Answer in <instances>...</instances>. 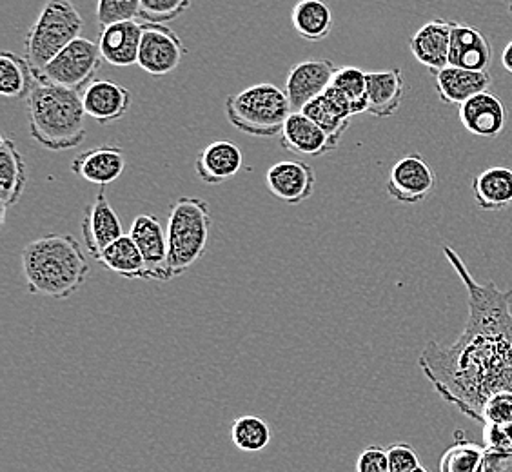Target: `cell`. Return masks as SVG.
Segmentation results:
<instances>
[{"label": "cell", "instance_id": "cell-26", "mask_svg": "<svg viewBox=\"0 0 512 472\" xmlns=\"http://www.w3.org/2000/svg\"><path fill=\"white\" fill-rule=\"evenodd\" d=\"M473 195L483 211H502L512 206V168H489L473 180Z\"/></svg>", "mask_w": 512, "mask_h": 472}, {"label": "cell", "instance_id": "cell-40", "mask_svg": "<svg viewBox=\"0 0 512 472\" xmlns=\"http://www.w3.org/2000/svg\"><path fill=\"white\" fill-rule=\"evenodd\" d=\"M509 13L512 15V0H509Z\"/></svg>", "mask_w": 512, "mask_h": 472}, {"label": "cell", "instance_id": "cell-39", "mask_svg": "<svg viewBox=\"0 0 512 472\" xmlns=\"http://www.w3.org/2000/svg\"><path fill=\"white\" fill-rule=\"evenodd\" d=\"M414 472H429L427 471V469H424V467H418V469H416V471Z\"/></svg>", "mask_w": 512, "mask_h": 472}, {"label": "cell", "instance_id": "cell-33", "mask_svg": "<svg viewBox=\"0 0 512 472\" xmlns=\"http://www.w3.org/2000/svg\"><path fill=\"white\" fill-rule=\"evenodd\" d=\"M191 8V0H140V19L166 24Z\"/></svg>", "mask_w": 512, "mask_h": 472}, {"label": "cell", "instance_id": "cell-16", "mask_svg": "<svg viewBox=\"0 0 512 472\" xmlns=\"http://www.w3.org/2000/svg\"><path fill=\"white\" fill-rule=\"evenodd\" d=\"M463 128L471 135L482 138L500 137L507 126V108L503 100L491 91L478 93L460 106Z\"/></svg>", "mask_w": 512, "mask_h": 472}, {"label": "cell", "instance_id": "cell-27", "mask_svg": "<svg viewBox=\"0 0 512 472\" xmlns=\"http://www.w3.org/2000/svg\"><path fill=\"white\" fill-rule=\"evenodd\" d=\"M296 33L307 42H320L333 31V11L324 0H300L291 11Z\"/></svg>", "mask_w": 512, "mask_h": 472}, {"label": "cell", "instance_id": "cell-5", "mask_svg": "<svg viewBox=\"0 0 512 472\" xmlns=\"http://www.w3.org/2000/svg\"><path fill=\"white\" fill-rule=\"evenodd\" d=\"M229 124L251 137L271 138L282 133L293 113L286 91L275 84H256L226 99Z\"/></svg>", "mask_w": 512, "mask_h": 472}, {"label": "cell", "instance_id": "cell-10", "mask_svg": "<svg viewBox=\"0 0 512 472\" xmlns=\"http://www.w3.org/2000/svg\"><path fill=\"white\" fill-rule=\"evenodd\" d=\"M338 66L331 60H304L289 69L286 93L293 111H302L306 104L331 88Z\"/></svg>", "mask_w": 512, "mask_h": 472}, {"label": "cell", "instance_id": "cell-9", "mask_svg": "<svg viewBox=\"0 0 512 472\" xmlns=\"http://www.w3.org/2000/svg\"><path fill=\"white\" fill-rule=\"evenodd\" d=\"M436 187V175L420 153H411L394 164L387 178V195L400 204H420Z\"/></svg>", "mask_w": 512, "mask_h": 472}, {"label": "cell", "instance_id": "cell-28", "mask_svg": "<svg viewBox=\"0 0 512 472\" xmlns=\"http://www.w3.org/2000/svg\"><path fill=\"white\" fill-rule=\"evenodd\" d=\"M99 262L109 271L124 276V278L149 280L146 260L135 244V240L129 235L120 236L117 242H113L102 253Z\"/></svg>", "mask_w": 512, "mask_h": 472}, {"label": "cell", "instance_id": "cell-7", "mask_svg": "<svg viewBox=\"0 0 512 472\" xmlns=\"http://www.w3.org/2000/svg\"><path fill=\"white\" fill-rule=\"evenodd\" d=\"M99 44L93 40H73L55 59L50 60L40 71H33L35 79L55 84L60 88L84 91L95 79L102 64Z\"/></svg>", "mask_w": 512, "mask_h": 472}, {"label": "cell", "instance_id": "cell-15", "mask_svg": "<svg viewBox=\"0 0 512 472\" xmlns=\"http://www.w3.org/2000/svg\"><path fill=\"white\" fill-rule=\"evenodd\" d=\"M453 20L434 19L424 24L409 40V48L424 68L433 75L449 66Z\"/></svg>", "mask_w": 512, "mask_h": 472}, {"label": "cell", "instance_id": "cell-14", "mask_svg": "<svg viewBox=\"0 0 512 472\" xmlns=\"http://www.w3.org/2000/svg\"><path fill=\"white\" fill-rule=\"evenodd\" d=\"M280 144L291 153L306 157H324L335 151L340 142H336L335 138L302 111H293L280 133Z\"/></svg>", "mask_w": 512, "mask_h": 472}, {"label": "cell", "instance_id": "cell-24", "mask_svg": "<svg viewBox=\"0 0 512 472\" xmlns=\"http://www.w3.org/2000/svg\"><path fill=\"white\" fill-rule=\"evenodd\" d=\"M302 113L311 120H315L320 128L335 138L336 142H340V138L344 137L345 131L351 124V118L355 117L351 100L333 86L327 88L320 97L306 104Z\"/></svg>", "mask_w": 512, "mask_h": 472}, {"label": "cell", "instance_id": "cell-13", "mask_svg": "<svg viewBox=\"0 0 512 472\" xmlns=\"http://www.w3.org/2000/svg\"><path fill=\"white\" fill-rule=\"evenodd\" d=\"M129 236L135 240L148 266L149 280L168 282V233L155 215H138Z\"/></svg>", "mask_w": 512, "mask_h": 472}, {"label": "cell", "instance_id": "cell-32", "mask_svg": "<svg viewBox=\"0 0 512 472\" xmlns=\"http://www.w3.org/2000/svg\"><path fill=\"white\" fill-rule=\"evenodd\" d=\"M333 88L342 91L347 99L351 100L353 113H367L369 102H367V73L355 66H344L336 69Z\"/></svg>", "mask_w": 512, "mask_h": 472}, {"label": "cell", "instance_id": "cell-30", "mask_svg": "<svg viewBox=\"0 0 512 472\" xmlns=\"http://www.w3.org/2000/svg\"><path fill=\"white\" fill-rule=\"evenodd\" d=\"M231 442L242 453H260L271 442V429L262 418L246 414L231 425Z\"/></svg>", "mask_w": 512, "mask_h": 472}, {"label": "cell", "instance_id": "cell-19", "mask_svg": "<svg viewBox=\"0 0 512 472\" xmlns=\"http://www.w3.org/2000/svg\"><path fill=\"white\" fill-rule=\"evenodd\" d=\"M86 115L102 126L126 117L131 108V91L113 80H93L82 91Z\"/></svg>", "mask_w": 512, "mask_h": 472}, {"label": "cell", "instance_id": "cell-20", "mask_svg": "<svg viewBox=\"0 0 512 472\" xmlns=\"http://www.w3.org/2000/svg\"><path fill=\"white\" fill-rule=\"evenodd\" d=\"M126 168V155L119 146H97V148L82 151L73 158L69 169L79 175L82 180L95 186L106 187L119 180Z\"/></svg>", "mask_w": 512, "mask_h": 472}, {"label": "cell", "instance_id": "cell-6", "mask_svg": "<svg viewBox=\"0 0 512 472\" xmlns=\"http://www.w3.org/2000/svg\"><path fill=\"white\" fill-rule=\"evenodd\" d=\"M84 30V19L71 0H48L24 40V57L33 71L55 59Z\"/></svg>", "mask_w": 512, "mask_h": 472}, {"label": "cell", "instance_id": "cell-31", "mask_svg": "<svg viewBox=\"0 0 512 472\" xmlns=\"http://www.w3.org/2000/svg\"><path fill=\"white\" fill-rule=\"evenodd\" d=\"M485 447L469 442L458 433L456 442L445 451L440 460V472H480Z\"/></svg>", "mask_w": 512, "mask_h": 472}, {"label": "cell", "instance_id": "cell-18", "mask_svg": "<svg viewBox=\"0 0 512 472\" xmlns=\"http://www.w3.org/2000/svg\"><path fill=\"white\" fill-rule=\"evenodd\" d=\"M493 64V46L491 40L476 26L456 22L451 35V55L449 66L454 68L489 71Z\"/></svg>", "mask_w": 512, "mask_h": 472}, {"label": "cell", "instance_id": "cell-17", "mask_svg": "<svg viewBox=\"0 0 512 472\" xmlns=\"http://www.w3.org/2000/svg\"><path fill=\"white\" fill-rule=\"evenodd\" d=\"M144 22L126 20L106 28H100L99 50L104 62L117 68H128L138 64V53L142 44Z\"/></svg>", "mask_w": 512, "mask_h": 472}, {"label": "cell", "instance_id": "cell-12", "mask_svg": "<svg viewBox=\"0 0 512 472\" xmlns=\"http://www.w3.org/2000/svg\"><path fill=\"white\" fill-rule=\"evenodd\" d=\"M82 236H84V244L88 247L89 255L93 256L97 262L113 242H117L120 236H124L119 215L109 204L104 191H100L84 211Z\"/></svg>", "mask_w": 512, "mask_h": 472}, {"label": "cell", "instance_id": "cell-36", "mask_svg": "<svg viewBox=\"0 0 512 472\" xmlns=\"http://www.w3.org/2000/svg\"><path fill=\"white\" fill-rule=\"evenodd\" d=\"M356 472H391L387 449L382 445H369L356 460Z\"/></svg>", "mask_w": 512, "mask_h": 472}, {"label": "cell", "instance_id": "cell-1", "mask_svg": "<svg viewBox=\"0 0 512 472\" xmlns=\"http://www.w3.org/2000/svg\"><path fill=\"white\" fill-rule=\"evenodd\" d=\"M444 255L467 289L469 318L454 344L425 345L418 365L447 404L480 423L491 398L512 396V289L478 284L453 247Z\"/></svg>", "mask_w": 512, "mask_h": 472}, {"label": "cell", "instance_id": "cell-25", "mask_svg": "<svg viewBox=\"0 0 512 472\" xmlns=\"http://www.w3.org/2000/svg\"><path fill=\"white\" fill-rule=\"evenodd\" d=\"M28 175L26 162L11 138H2L0 142V202H2V222L6 220L8 207L19 204L26 189Z\"/></svg>", "mask_w": 512, "mask_h": 472}, {"label": "cell", "instance_id": "cell-34", "mask_svg": "<svg viewBox=\"0 0 512 472\" xmlns=\"http://www.w3.org/2000/svg\"><path fill=\"white\" fill-rule=\"evenodd\" d=\"M137 19H140V0H99L97 2V20L100 28Z\"/></svg>", "mask_w": 512, "mask_h": 472}, {"label": "cell", "instance_id": "cell-29", "mask_svg": "<svg viewBox=\"0 0 512 472\" xmlns=\"http://www.w3.org/2000/svg\"><path fill=\"white\" fill-rule=\"evenodd\" d=\"M35 75L26 57L11 51L0 53V95L6 99H28Z\"/></svg>", "mask_w": 512, "mask_h": 472}, {"label": "cell", "instance_id": "cell-8", "mask_svg": "<svg viewBox=\"0 0 512 472\" xmlns=\"http://www.w3.org/2000/svg\"><path fill=\"white\" fill-rule=\"evenodd\" d=\"M188 55V48L177 33L164 26L144 22L142 44L138 53V66L153 77H164L173 73Z\"/></svg>", "mask_w": 512, "mask_h": 472}, {"label": "cell", "instance_id": "cell-38", "mask_svg": "<svg viewBox=\"0 0 512 472\" xmlns=\"http://www.w3.org/2000/svg\"><path fill=\"white\" fill-rule=\"evenodd\" d=\"M502 66L507 69V73L512 75V40L505 46L502 53Z\"/></svg>", "mask_w": 512, "mask_h": 472}, {"label": "cell", "instance_id": "cell-22", "mask_svg": "<svg viewBox=\"0 0 512 472\" xmlns=\"http://www.w3.org/2000/svg\"><path fill=\"white\" fill-rule=\"evenodd\" d=\"M436 93L444 104L462 106L463 102L476 97L478 93L489 91L493 86V75L489 71H473V69L447 68L434 75Z\"/></svg>", "mask_w": 512, "mask_h": 472}, {"label": "cell", "instance_id": "cell-3", "mask_svg": "<svg viewBox=\"0 0 512 472\" xmlns=\"http://www.w3.org/2000/svg\"><path fill=\"white\" fill-rule=\"evenodd\" d=\"M86 109L79 91L35 79L28 95L30 137L42 148L66 151L84 142Z\"/></svg>", "mask_w": 512, "mask_h": 472}, {"label": "cell", "instance_id": "cell-35", "mask_svg": "<svg viewBox=\"0 0 512 472\" xmlns=\"http://www.w3.org/2000/svg\"><path fill=\"white\" fill-rule=\"evenodd\" d=\"M387 456H389L391 472H414L418 467H422L418 454L409 443L396 442L389 445Z\"/></svg>", "mask_w": 512, "mask_h": 472}, {"label": "cell", "instance_id": "cell-37", "mask_svg": "<svg viewBox=\"0 0 512 472\" xmlns=\"http://www.w3.org/2000/svg\"><path fill=\"white\" fill-rule=\"evenodd\" d=\"M480 472H512V447L485 445Z\"/></svg>", "mask_w": 512, "mask_h": 472}, {"label": "cell", "instance_id": "cell-11", "mask_svg": "<svg viewBox=\"0 0 512 472\" xmlns=\"http://www.w3.org/2000/svg\"><path fill=\"white\" fill-rule=\"evenodd\" d=\"M266 182L273 197L289 206H300L315 191L316 173L302 160H282L269 168Z\"/></svg>", "mask_w": 512, "mask_h": 472}, {"label": "cell", "instance_id": "cell-23", "mask_svg": "<svg viewBox=\"0 0 512 472\" xmlns=\"http://www.w3.org/2000/svg\"><path fill=\"white\" fill-rule=\"evenodd\" d=\"M405 80L402 69L367 71V113L378 118L393 117L402 106Z\"/></svg>", "mask_w": 512, "mask_h": 472}, {"label": "cell", "instance_id": "cell-21", "mask_svg": "<svg viewBox=\"0 0 512 472\" xmlns=\"http://www.w3.org/2000/svg\"><path fill=\"white\" fill-rule=\"evenodd\" d=\"M242 164L244 155L237 144L229 140H215L198 151L195 171L204 184L218 186L238 175Z\"/></svg>", "mask_w": 512, "mask_h": 472}, {"label": "cell", "instance_id": "cell-4", "mask_svg": "<svg viewBox=\"0 0 512 472\" xmlns=\"http://www.w3.org/2000/svg\"><path fill=\"white\" fill-rule=\"evenodd\" d=\"M211 209L206 200L180 197L169 207L168 278L184 275L204 256L211 231Z\"/></svg>", "mask_w": 512, "mask_h": 472}, {"label": "cell", "instance_id": "cell-2", "mask_svg": "<svg viewBox=\"0 0 512 472\" xmlns=\"http://www.w3.org/2000/svg\"><path fill=\"white\" fill-rule=\"evenodd\" d=\"M22 271L31 295L66 300L86 284L91 267L71 235H48L22 249Z\"/></svg>", "mask_w": 512, "mask_h": 472}]
</instances>
